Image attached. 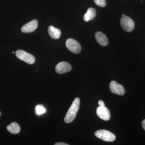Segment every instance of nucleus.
<instances>
[{"instance_id": "obj_18", "label": "nucleus", "mask_w": 145, "mask_h": 145, "mask_svg": "<svg viewBox=\"0 0 145 145\" xmlns=\"http://www.w3.org/2000/svg\"><path fill=\"white\" fill-rule=\"evenodd\" d=\"M142 126L143 129L145 131V119L143 120L142 122Z\"/></svg>"}, {"instance_id": "obj_6", "label": "nucleus", "mask_w": 145, "mask_h": 145, "mask_svg": "<svg viewBox=\"0 0 145 145\" xmlns=\"http://www.w3.org/2000/svg\"><path fill=\"white\" fill-rule=\"evenodd\" d=\"M109 88L112 93L119 95H123L125 93V90L123 86L116 82L115 81L110 82Z\"/></svg>"}, {"instance_id": "obj_12", "label": "nucleus", "mask_w": 145, "mask_h": 145, "mask_svg": "<svg viewBox=\"0 0 145 145\" xmlns=\"http://www.w3.org/2000/svg\"><path fill=\"white\" fill-rule=\"evenodd\" d=\"M96 16V10L94 8L90 7L88 9L87 11L84 16V20L85 22L93 20Z\"/></svg>"}, {"instance_id": "obj_13", "label": "nucleus", "mask_w": 145, "mask_h": 145, "mask_svg": "<svg viewBox=\"0 0 145 145\" xmlns=\"http://www.w3.org/2000/svg\"><path fill=\"white\" fill-rule=\"evenodd\" d=\"M8 132L12 134H16L20 132L21 128L18 123L13 122L7 127Z\"/></svg>"}, {"instance_id": "obj_1", "label": "nucleus", "mask_w": 145, "mask_h": 145, "mask_svg": "<svg viewBox=\"0 0 145 145\" xmlns=\"http://www.w3.org/2000/svg\"><path fill=\"white\" fill-rule=\"evenodd\" d=\"M80 99L79 98L75 99L65 116L64 121L66 123H69L76 118V115L80 108Z\"/></svg>"}, {"instance_id": "obj_14", "label": "nucleus", "mask_w": 145, "mask_h": 145, "mask_svg": "<svg viewBox=\"0 0 145 145\" xmlns=\"http://www.w3.org/2000/svg\"><path fill=\"white\" fill-rule=\"evenodd\" d=\"M36 112L38 115L43 114L46 112L45 109L42 106L38 105L36 107Z\"/></svg>"}, {"instance_id": "obj_3", "label": "nucleus", "mask_w": 145, "mask_h": 145, "mask_svg": "<svg viewBox=\"0 0 145 145\" xmlns=\"http://www.w3.org/2000/svg\"><path fill=\"white\" fill-rule=\"evenodd\" d=\"M96 137L107 142H112L116 139V136L112 133L104 129L99 130L95 133Z\"/></svg>"}, {"instance_id": "obj_15", "label": "nucleus", "mask_w": 145, "mask_h": 145, "mask_svg": "<svg viewBox=\"0 0 145 145\" xmlns=\"http://www.w3.org/2000/svg\"><path fill=\"white\" fill-rule=\"evenodd\" d=\"M96 5L101 7H105L106 4V0H94Z\"/></svg>"}, {"instance_id": "obj_7", "label": "nucleus", "mask_w": 145, "mask_h": 145, "mask_svg": "<svg viewBox=\"0 0 145 145\" xmlns=\"http://www.w3.org/2000/svg\"><path fill=\"white\" fill-rule=\"evenodd\" d=\"M72 68V66L69 63L62 61L57 65L55 67V71L58 74H62L69 72Z\"/></svg>"}, {"instance_id": "obj_19", "label": "nucleus", "mask_w": 145, "mask_h": 145, "mask_svg": "<svg viewBox=\"0 0 145 145\" xmlns=\"http://www.w3.org/2000/svg\"><path fill=\"white\" fill-rule=\"evenodd\" d=\"M125 16V14H123V15H122V17H123V16Z\"/></svg>"}, {"instance_id": "obj_20", "label": "nucleus", "mask_w": 145, "mask_h": 145, "mask_svg": "<svg viewBox=\"0 0 145 145\" xmlns=\"http://www.w3.org/2000/svg\"><path fill=\"white\" fill-rule=\"evenodd\" d=\"M1 111H0V117H1Z\"/></svg>"}, {"instance_id": "obj_4", "label": "nucleus", "mask_w": 145, "mask_h": 145, "mask_svg": "<svg viewBox=\"0 0 145 145\" xmlns=\"http://www.w3.org/2000/svg\"><path fill=\"white\" fill-rule=\"evenodd\" d=\"M122 28L127 32L133 31L135 27L134 22L129 17L127 16L122 17L120 20Z\"/></svg>"}, {"instance_id": "obj_2", "label": "nucleus", "mask_w": 145, "mask_h": 145, "mask_svg": "<svg viewBox=\"0 0 145 145\" xmlns=\"http://www.w3.org/2000/svg\"><path fill=\"white\" fill-rule=\"evenodd\" d=\"M16 55L19 59L22 60L29 64H33L36 61L35 57L32 54L22 50H17Z\"/></svg>"}, {"instance_id": "obj_5", "label": "nucleus", "mask_w": 145, "mask_h": 145, "mask_svg": "<svg viewBox=\"0 0 145 145\" xmlns=\"http://www.w3.org/2000/svg\"><path fill=\"white\" fill-rule=\"evenodd\" d=\"M66 46L71 52L75 54H79L82 50L80 43L76 40L72 39H69L67 40Z\"/></svg>"}, {"instance_id": "obj_8", "label": "nucleus", "mask_w": 145, "mask_h": 145, "mask_svg": "<svg viewBox=\"0 0 145 145\" xmlns=\"http://www.w3.org/2000/svg\"><path fill=\"white\" fill-rule=\"evenodd\" d=\"M96 114L99 118L104 121H108L110 119V112L106 107L99 106L96 110Z\"/></svg>"}, {"instance_id": "obj_9", "label": "nucleus", "mask_w": 145, "mask_h": 145, "mask_svg": "<svg viewBox=\"0 0 145 145\" xmlns=\"http://www.w3.org/2000/svg\"><path fill=\"white\" fill-rule=\"evenodd\" d=\"M38 27V20H34L22 26L21 29V31L24 33H31L35 31Z\"/></svg>"}, {"instance_id": "obj_10", "label": "nucleus", "mask_w": 145, "mask_h": 145, "mask_svg": "<svg viewBox=\"0 0 145 145\" xmlns=\"http://www.w3.org/2000/svg\"><path fill=\"white\" fill-rule=\"evenodd\" d=\"M95 38L97 42L102 46H106L108 44V41L106 36L103 32L98 31L95 34Z\"/></svg>"}, {"instance_id": "obj_17", "label": "nucleus", "mask_w": 145, "mask_h": 145, "mask_svg": "<svg viewBox=\"0 0 145 145\" xmlns=\"http://www.w3.org/2000/svg\"><path fill=\"white\" fill-rule=\"evenodd\" d=\"M54 145H69L68 144L63 142H57L54 144Z\"/></svg>"}, {"instance_id": "obj_16", "label": "nucleus", "mask_w": 145, "mask_h": 145, "mask_svg": "<svg viewBox=\"0 0 145 145\" xmlns=\"http://www.w3.org/2000/svg\"><path fill=\"white\" fill-rule=\"evenodd\" d=\"M99 106H105V104L102 100H100L99 101Z\"/></svg>"}, {"instance_id": "obj_11", "label": "nucleus", "mask_w": 145, "mask_h": 145, "mask_svg": "<svg viewBox=\"0 0 145 145\" xmlns=\"http://www.w3.org/2000/svg\"><path fill=\"white\" fill-rule=\"evenodd\" d=\"M48 31L50 36L52 39H59L61 34V31L59 29L55 28L52 25L48 27Z\"/></svg>"}]
</instances>
